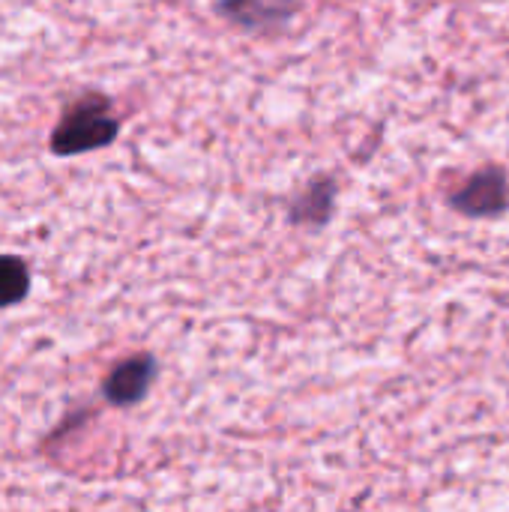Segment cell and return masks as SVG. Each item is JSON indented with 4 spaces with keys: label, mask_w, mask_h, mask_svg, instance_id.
<instances>
[{
    "label": "cell",
    "mask_w": 509,
    "mask_h": 512,
    "mask_svg": "<svg viewBox=\"0 0 509 512\" xmlns=\"http://www.w3.org/2000/svg\"><path fill=\"white\" fill-rule=\"evenodd\" d=\"M120 132V120L111 114V102L105 96H87L75 102L51 132L54 156H78L99 147H108Z\"/></svg>",
    "instance_id": "1"
},
{
    "label": "cell",
    "mask_w": 509,
    "mask_h": 512,
    "mask_svg": "<svg viewBox=\"0 0 509 512\" xmlns=\"http://www.w3.org/2000/svg\"><path fill=\"white\" fill-rule=\"evenodd\" d=\"M450 207L468 219H495L509 210V174L504 168H480L474 171L453 195Z\"/></svg>",
    "instance_id": "2"
},
{
    "label": "cell",
    "mask_w": 509,
    "mask_h": 512,
    "mask_svg": "<svg viewBox=\"0 0 509 512\" xmlns=\"http://www.w3.org/2000/svg\"><path fill=\"white\" fill-rule=\"evenodd\" d=\"M300 9L303 0H216V15L249 33L282 30Z\"/></svg>",
    "instance_id": "3"
},
{
    "label": "cell",
    "mask_w": 509,
    "mask_h": 512,
    "mask_svg": "<svg viewBox=\"0 0 509 512\" xmlns=\"http://www.w3.org/2000/svg\"><path fill=\"white\" fill-rule=\"evenodd\" d=\"M153 378H156V360H153L150 354H135V357H129V360L117 363V366L105 375L102 393H105V399H108L111 405L129 408V405H138V402L147 396Z\"/></svg>",
    "instance_id": "4"
},
{
    "label": "cell",
    "mask_w": 509,
    "mask_h": 512,
    "mask_svg": "<svg viewBox=\"0 0 509 512\" xmlns=\"http://www.w3.org/2000/svg\"><path fill=\"white\" fill-rule=\"evenodd\" d=\"M336 210V180L330 177H321V180H312L291 204L288 210V219L294 225H327L330 216Z\"/></svg>",
    "instance_id": "5"
},
{
    "label": "cell",
    "mask_w": 509,
    "mask_h": 512,
    "mask_svg": "<svg viewBox=\"0 0 509 512\" xmlns=\"http://www.w3.org/2000/svg\"><path fill=\"white\" fill-rule=\"evenodd\" d=\"M30 291V270L18 255H0V309L15 306Z\"/></svg>",
    "instance_id": "6"
}]
</instances>
